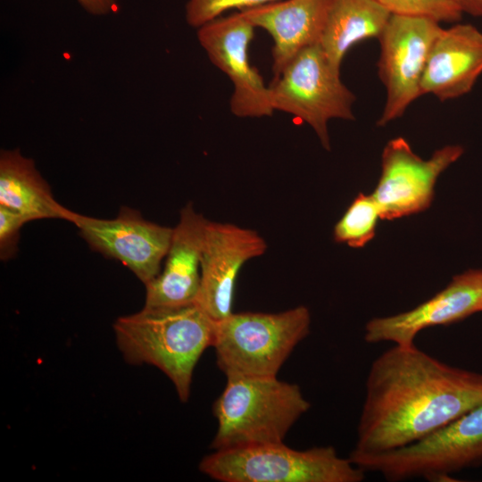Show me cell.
Returning <instances> with one entry per match:
<instances>
[{"mask_svg": "<svg viewBox=\"0 0 482 482\" xmlns=\"http://www.w3.org/2000/svg\"><path fill=\"white\" fill-rule=\"evenodd\" d=\"M310 403L296 384L277 377L228 378L212 405L218 427L213 451L284 442Z\"/></svg>", "mask_w": 482, "mask_h": 482, "instance_id": "cell-3", "label": "cell"}, {"mask_svg": "<svg viewBox=\"0 0 482 482\" xmlns=\"http://www.w3.org/2000/svg\"><path fill=\"white\" fill-rule=\"evenodd\" d=\"M266 250L264 238L255 230L208 220L195 303L214 321L229 316L233 312L236 279L242 266Z\"/></svg>", "mask_w": 482, "mask_h": 482, "instance_id": "cell-12", "label": "cell"}, {"mask_svg": "<svg viewBox=\"0 0 482 482\" xmlns=\"http://www.w3.org/2000/svg\"><path fill=\"white\" fill-rule=\"evenodd\" d=\"M391 14L455 22L462 16L456 0H377Z\"/></svg>", "mask_w": 482, "mask_h": 482, "instance_id": "cell-20", "label": "cell"}, {"mask_svg": "<svg viewBox=\"0 0 482 482\" xmlns=\"http://www.w3.org/2000/svg\"><path fill=\"white\" fill-rule=\"evenodd\" d=\"M310 326L311 314L303 305L274 313L232 312L216 321L217 366L227 378L277 377Z\"/></svg>", "mask_w": 482, "mask_h": 482, "instance_id": "cell-4", "label": "cell"}, {"mask_svg": "<svg viewBox=\"0 0 482 482\" xmlns=\"http://www.w3.org/2000/svg\"><path fill=\"white\" fill-rule=\"evenodd\" d=\"M208 220L192 203L180 212L179 220L159 275L145 285V307L173 308L195 303L201 282V256Z\"/></svg>", "mask_w": 482, "mask_h": 482, "instance_id": "cell-14", "label": "cell"}, {"mask_svg": "<svg viewBox=\"0 0 482 482\" xmlns=\"http://www.w3.org/2000/svg\"><path fill=\"white\" fill-rule=\"evenodd\" d=\"M463 151L461 145H446L424 160L403 137L389 140L382 152L381 175L372 194L380 219L393 220L428 209L436 179Z\"/></svg>", "mask_w": 482, "mask_h": 482, "instance_id": "cell-9", "label": "cell"}, {"mask_svg": "<svg viewBox=\"0 0 482 482\" xmlns=\"http://www.w3.org/2000/svg\"><path fill=\"white\" fill-rule=\"evenodd\" d=\"M120 0H77L88 13L95 16L110 14L118 9Z\"/></svg>", "mask_w": 482, "mask_h": 482, "instance_id": "cell-23", "label": "cell"}, {"mask_svg": "<svg viewBox=\"0 0 482 482\" xmlns=\"http://www.w3.org/2000/svg\"><path fill=\"white\" fill-rule=\"evenodd\" d=\"M481 312L482 270H468L413 309L371 319L365 326L363 338L368 344L412 345L425 328L455 323Z\"/></svg>", "mask_w": 482, "mask_h": 482, "instance_id": "cell-13", "label": "cell"}, {"mask_svg": "<svg viewBox=\"0 0 482 482\" xmlns=\"http://www.w3.org/2000/svg\"><path fill=\"white\" fill-rule=\"evenodd\" d=\"M269 87L273 110L306 122L326 150H330L328 121L355 119V96L342 82L340 70L329 62L320 43L295 56Z\"/></svg>", "mask_w": 482, "mask_h": 482, "instance_id": "cell-7", "label": "cell"}, {"mask_svg": "<svg viewBox=\"0 0 482 482\" xmlns=\"http://www.w3.org/2000/svg\"><path fill=\"white\" fill-rule=\"evenodd\" d=\"M378 219L380 211L373 195L360 193L335 225L334 240L362 248L374 237Z\"/></svg>", "mask_w": 482, "mask_h": 482, "instance_id": "cell-19", "label": "cell"}, {"mask_svg": "<svg viewBox=\"0 0 482 482\" xmlns=\"http://www.w3.org/2000/svg\"><path fill=\"white\" fill-rule=\"evenodd\" d=\"M349 459L390 482L452 481L454 474L482 464V404L413 444L377 453H350Z\"/></svg>", "mask_w": 482, "mask_h": 482, "instance_id": "cell-6", "label": "cell"}, {"mask_svg": "<svg viewBox=\"0 0 482 482\" xmlns=\"http://www.w3.org/2000/svg\"><path fill=\"white\" fill-rule=\"evenodd\" d=\"M278 0H188L186 20L189 26L200 28L231 9H248Z\"/></svg>", "mask_w": 482, "mask_h": 482, "instance_id": "cell-21", "label": "cell"}, {"mask_svg": "<svg viewBox=\"0 0 482 482\" xmlns=\"http://www.w3.org/2000/svg\"><path fill=\"white\" fill-rule=\"evenodd\" d=\"M71 222L91 249L120 261L145 286L161 272L173 233L172 228L149 221L128 206L111 220L74 212Z\"/></svg>", "mask_w": 482, "mask_h": 482, "instance_id": "cell-10", "label": "cell"}, {"mask_svg": "<svg viewBox=\"0 0 482 482\" xmlns=\"http://www.w3.org/2000/svg\"><path fill=\"white\" fill-rule=\"evenodd\" d=\"M463 13L482 16V0H456Z\"/></svg>", "mask_w": 482, "mask_h": 482, "instance_id": "cell-24", "label": "cell"}, {"mask_svg": "<svg viewBox=\"0 0 482 482\" xmlns=\"http://www.w3.org/2000/svg\"><path fill=\"white\" fill-rule=\"evenodd\" d=\"M332 0H283L240 10L273 39L272 71L277 78L303 49L319 44Z\"/></svg>", "mask_w": 482, "mask_h": 482, "instance_id": "cell-16", "label": "cell"}, {"mask_svg": "<svg viewBox=\"0 0 482 482\" xmlns=\"http://www.w3.org/2000/svg\"><path fill=\"white\" fill-rule=\"evenodd\" d=\"M428 18L392 14L378 37V74L386 98L377 122L379 127L400 118L418 97L431 47L441 31Z\"/></svg>", "mask_w": 482, "mask_h": 482, "instance_id": "cell-8", "label": "cell"}, {"mask_svg": "<svg viewBox=\"0 0 482 482\" xmlns=\"http://www.w3.org/2000/svg\"><path fill=\"white\" fill-rule=\"evenodd\" d=\"M353 453L400 448L482 404V374L394 345L371 363Z\"/></svg>", "mask_w": 482, "mask_h": 482, "instance_id": "cell-1", "label": "cell"}, {"mask_svg": "<svg viewBox=\"0 0 482 482\" xmlns=\"http://www.w3.org/2000/svg\"><path fill=\"white\" fill-rule=\"evenodd\" d=\"M202 473L222 482H361L365 472L332 446L296 450L284 442L213 451Z\"/></svg>", "mask_w": 482, "mask_h": 482, "instance_id": "cell-5", "label": "cell"}, {"mask_svg": "<svg viewBox=\"0 0 482 482\" xmlns=\"http://www.w3.org/2000/svg\"><path fill=\"white\" fill-rule=\"evenodd\" d=\"M254 27L242 12L218 17L200 28L197 38L212 63L233 84L230 111L240 118L271 116L270 87L250 64L248 49Z\"/></svg>", "mask_w": 482, "mask_h": 482, "instance_id": "cell-11", "label": "cell"}, {"mask_svg": "<svg viewBox=\"0 0 482 482\" xmlns=\"http://www.w3.org/2000/svg\"><path fill=\"white\" fill-rule=\"evenodd\" d=\"M214 321L196 303L173 308L145 307L113 323L116 344L131 365L158 368L172 382L181 402L189 399L195 368L213 345Z\"/></svg>", "mask_w": 482, "mask_h": 482, "instance_id": "cell-2", "label": "cell"}, {"mask_svg": "<svg viewBox=\"0 0 482 482\" xmlns=\"http://www.w3.org/2000/svg\"><path fill=\"white\" fill-rule=\"evenodd\" d=\"M0 205L21 214L28 222L44 219L71 222L74 214L54 199L34 161L19 149L1 150Z\"/></svg>", "mask_w": 482, "mask_h": 482, "instance_id": "cell-17", "label": "cell"}, {"mask_svg": "<svg viewBox=\"0 0 482 482\" xmlns=\"http://www.w3.org/2000/svg\"><path fill=\"white\" fill-rule=\"evenodd\" d=\"M28 222L21 214L0 205V258L8 261L18 252L20 231Z\"/></svg>", "mask_w": 482, "mask_h": 482, "instance_id": "cell-22", "label": "cell"}, {"mask_svg": "<svg viewBox=\"0 0 482 482\" xmlns=\"http://www.w3.org/2000/svg\"><path fill=\"white\" fill-rule=\"evenodd\" d=\"M391 15L377 0H332L320 44L333 66L355 44L378 39Z\"/></svg>", "mask_w": 482, "mask_h": 482, "instance_id": "cell-18", "label": "cell"}, {"mask_svg": "<svg viewBox=\"0 0 482 482\" xmlns=\"http://www.w3.org/2000/svg\"><path fill=\"white\" fill-rule=\"evenodd\" d=\"M482 74V32L471 24L442 28L436 37L420 83L421 96L440 101L469 93Z\"/></svg>", "mask_w": 482, "mask_h": 482, "instance_id": "cell-15", "label": "cell"}]
</instances>
